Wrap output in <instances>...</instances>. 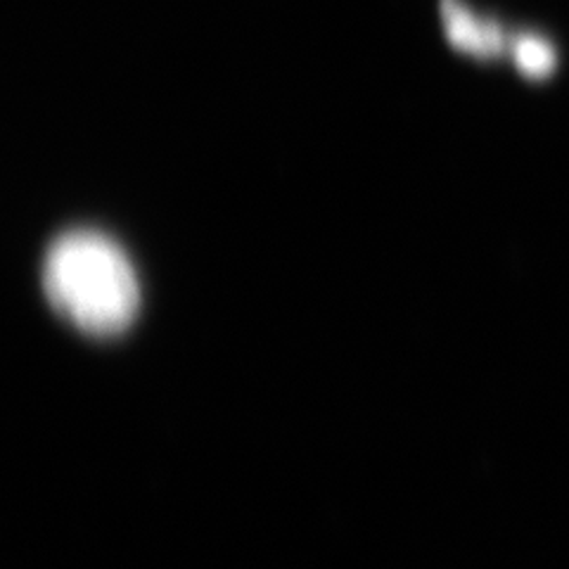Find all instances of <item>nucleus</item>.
<instances>
[{
	"label": "nucleus",
	"instance_id": "obj_1",
	"mask_svg": "<svg viewBox=\"0 0 569 569\" xmlns=\"http://www.w3.org/2000/svg\"><path fill=\"white\" fill-rule=\"evenodd\" d=\"M43 290L69 323L100 337L127 330L140 307L131 261L93 230H71L52 242L43 261Z\"/></svg>",
	"mask_w": 569,
	"mask_h": 569
},
{
	"label": "nucleus",
	"instance_id": "obj_2",
	"mask_svg": "<svg viewBox=\"0 0 569 569\" xmlns=\"http://www.w3.org/2000/svg\"><path fill=\"white\" fill-rule=\"evenodd\" d=\"M447 27H449V39L462 48L470 50L475 56H496L503 46V36L493 24L477 20V17L462 12L460 8H453L447 14Z\"/></svg>",
	"mask_w": 569,
	"mask_h": 569
},
{
	"label": "nucleus",
	"instance_id": "obj_3",
	"mask_svg": "<svg viewBox=\"0 0 569 569\" xmlns=\"http://www.w3.org/2000/svg\"><path fill=\"white\" fill-rule=\"evenodd\" d=\"M512 52L518 67L531 77H543L556 64V50L541 39H531V36H525V39L515 41Z\"/></svg>",
	"mask_w": 569,
	"mask_h": 569
}]
</instances>
